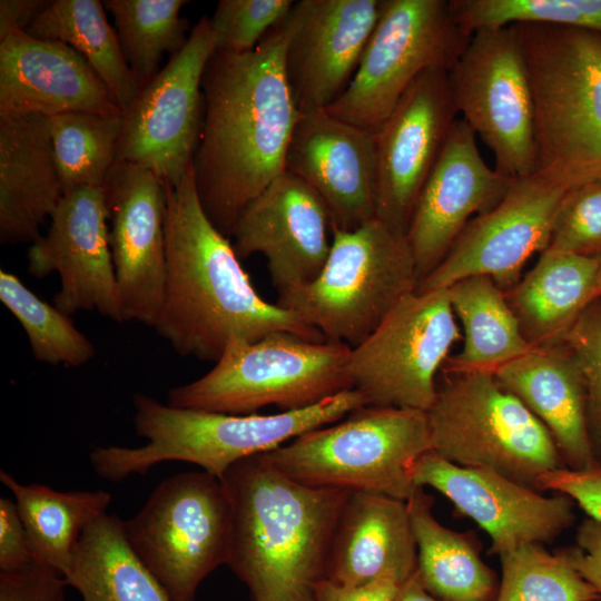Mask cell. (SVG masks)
Instances as JSON below:
<instances>
[{"label":"cell","instance_id":"obj_1","mask_svg":"<svg viewBox=\"0 0 601 601\" xmlns=\"http://www.w3.org/2000/svg\"><path fill=\"white\" fill-rule=\"evenodd\" d=\"M287 38L286 17L252 51H215L203 76L193 171L204 211L228 238L248 205L286 171L300 115L285 73Z\"/></svg>","mask_w":601,"mask_h":601},{"label":"cell","instance_id":"obj_2","mask_svg":"<svg viewBox=\"0 0 601 601\" xmlns=\"http://www.w3.org/2000/svg\"><path fill=\"white\" fill-rule=\"evenodd\" d=\"M166 189V279L154 325L183 357L216 363L233 339L254 342L288 331L326 341L297 314L266 302L242 267L229 238L204 211L193 167Z\"/></svg>","mask_w":601,"mask_h":601},{"label":"cell","instance_id":"obj_3","mask_svg":"<svg viewBox=\"0 0 601 601\" xmlns=\"http://www.w3.org/2000/svg\"><path fill=\"white\" fill-rule=\"evenodd\" d=\"M231 500L226 565L253 601H315L349 491L300 484L262 454L224 474Z\"/></svg>","mask_w":601,"mask_h":601},{"label":"cell","instance_id":"obj_4","mask_svg":"<svg viewBox=\"0 0 601 601\" xmlns=\"http://www.w3.org/2000/svg\"><path fill=\"white\" fill-rule=\"evenodd\" d=\"M365 405L362 394L352 388L302 410L237 415L173 407L136 393L134 424L146 444L96 446L89 457L95 473L110 482L146 474L168 461L195 464L221 480L236 462L270 452Z\"/></svg>","mask_w":601,"mask_h":601},{"label":"cell","instance_id":"obj_5","mask_svg":"<svg viewBox=\"0 0 601 601\" xmlns=\"http://www.w3.org/2000/svg\"><path fill=\"white\" fill-rule=\"evenodd\" d=\"M535 110V175L571 186L601 179V33L512 24Z\"/></svg>","mask_w":601,"mask_h":601},{"label":"cell","instance_id":"obj_6","mask_svg":"<svg viewBox=\"0 0 601 601\" xmlns=\"http://www.w3.org/2000/svg\"><path fill=\"white\" fill-rule=\"evenodd\" d=\"M428 451L427 412L365 405L262 456L307 486L407 501L418 489L413 466Z\"/></svg>","mask_w":601,"mask_h":601},{"label":"cell","instance_id":"obj_7","mask_svg":"<svg viewBox=\"0 0 601 601\" xmlns=\"http://www.w3.org/2000/svg\"><path fill=\"white\" fill-rule=\"evenodd\" d=\"M351 351L339 342H316L288 331L254 342L233 339L209 372L170 388L167 404L237 415L268 405L282 412L306 408L353 388Z\"/></svg>","mask_w":601,"mask_h":601},{"label":"cell","instance_id":"obj_8","mask_svg":"<svg viewBox=\"0 0 601 601\" xmlns=\"http://www.w3.org/2000/svg\"><path fill=\"white\" fill-rule=\"evenodd\" d=\"M417 285L405 234L375 218L353 230L332 229L331 250L319 275L278 296L276 304L297 314L327 341L353 348Z\"/></svg>","mask_w":601,"mask_h":601},{"label":"cell","instance_id":"obj_9","mask_svg":"<svg viewBox=\"0 0 601 601\" xmlns=\"http://www.w3.org/2000/svg\"><path fill=\"white\" fill-rule=\"evenodd\" d=\"M454 375L427 411L432 451L536 491L542 475L564 467L549 431L494 373Z\"/></svg>","mask_w":601,"mask_h":601},{"label":"cell","instance_id":"obj_10","mask_svg":"<svg viewBox=\"0 0 601 601\" xmlns=\"http://www.w3.org/2000/svg\"><path fill=\"white\" fill-rule=\"evenodd\" d=\"M231 500L225 483L191 471L162 480L140 511L124 521L134 552L171 601H195L204 579L226 564Z\"/></svg>","mask_w":601,"mask_h":601},{"label":"cell","instance_id":"obj_11","mask_svg":"<svg viewBox=\"0 0 601 601\" xmlns=\"http://www.w3.org/2000/svg\"><path fill=\"white\" fill-rule=\"evenodd\" d=\"M471 35L447 0H383L380 19L344 95L326 111L375 134L424 71H447Z\"/></svg>","mask_w":601,"mask_h":601},{"label":"cell","instance_id":"obj_12","mask_svg":"<svg viewBox=\"0 0 601 601\" xmlns=\"http://www.w3.org/2000/svg\"><path fill=\"white\" fill-rule=\"evenodd\" d=\"M447 288L405 295L359 345L347 374L366 405L427 412L436 374L460 339Z\"/></svg>","mask_w":601,"mask_h":601},{"label":"cell","instance_id":"obj_13","mask_svg":"<svg viewBox=\"0 0 601 601\" xmlns=\"http://www.w3.org/2000/svg\"><path fill=\"white\" fill-rule=\"evenodd\" d=\"M459 112L511 180L536 173L535 110L525 59L512 26L484 28L449 71Z\"/></svg>","mask_w":601,"mask_h":601},{"label":"cell","instance_id":"obj_14","mask_svg":"<svg viewBox=\"0 0 601 601\" xmlns=\"http://www.w3.org/2000/svg\"><path fill=\"white\" fill-rule=\"evenodd\" d=\"M215 51L209 19L203 17L122 112L116 162L145 167L169 185L187 175L203 128V76Z\"/></svg>","mask_w":601,"mask_h":601},{"label":"cell","instance_id":"obj_15","mask_svg":"<svg viewBox=\"0 0 601 601\" xmlns=\"http://www.w3.org/2000/svg\"><path fill=\"white\" fill-rule=\"evenodd\" d=\"M565 189L536 175L513 180L496 206L471 219L416 292L447 288L475 275L490 276L503 290L512 288L528 259L548 248Z\"/></svg>","mask_w":601,"mask_h":601},{"label":"cell","instance_id":"obj_16","mask_svg":"<svg viewBox=\"0 0 601 601\" xmlns=\"http://www.w3.org/2000/svg\"><path fill=\"white\" fill-rule=\"evenodd\" d=\"M45 236L28 250V273L37 278L57 273L60 289L53 304L67 315L96 312L126 322L109 245L102 187L63 193Z\"/></svg>","mask_w":601,"mask_h":601},{"label":"cell","instance_id":"obj_17","mask_svg":"<svg viewBox=\"0 0 601 601\" xmlns=\"http://www.w3.org/2000/svg\"><path fill=\"white\" fill-rule=\"evenodd\" d=\"M449 71L432 68L404 92L375 135L377 218L406 234L420 191L455 122Z\"/></svg>","mask_w":601,"mask_h":601},{"label":"cell","instance_id":"obj_18","mask_svg":"<svg viewBox=\"0 0 601 601\" xmlns=\"http://www.w3.org/2000/svg\"><path fill=\"white\" fill-rule=\"evenodd\" d=\"M413 479L418 487L443 494L456 512L482 528L491 539V554L553 542L575 521V503L562 493L545 496L495 472L453 464L434 451L415 462Z\"/></svg>","mask_w":601,"mask_h":601},{"label":"cell","instance_id":"obj_19","mask_svg":"<svg viewBox=\"0 0 601 601\" xmlns=\"http://www.w3.org/2000/svg\"><path fill=\"white\" fill-rule=\"evenodd\" d=\"M383 0H300L287 16L286 79L299 114L327 110L347 90Z\"/></svg>","mask_w":601,"mask_h":601},{"label":"cell","instance_id":"obj_20","mask_svg":"<svg viewBox=\"0 0 601 601\" xmlns=\"http://www.w3.org/2000/svg\"><path fill=\"white\" fill-rule=\"evenodd\" d=\"M102 188L126 321L154 328L166 279L165 185L145 167L116 162Z\"/></svg>","mask_w":601,"mask_h":601},{"label":"cell","instance_id":"obj_21","mask_svg":"<svg viewBox=\"0 0 601 601\" xmlns=\"http://www.w3.org/2000/svg\"><path fill=\"white\" fill-rule=\"evenodd\" d=\"M230 237L239 258L262 254L278 296L311 284L332 245V220L321 198L289 171L243 211Z\"/></svg>","mask_w":601,"mask_h":601},{"label":"cell","instance_id":"obj_22","mask_svg":"<svg viewBox=\"0 0 601 601\" xmlns=\"http://www.w3.org/2000/svg\"><path fill=\"white\" fill-rule=\"evenodd\" d=\"M512 181L486 165L476 135L457 118L420 191L405 234L418 283L441 263L471 219L501 201Z\"/></svg>","mask_w":601,"mask_h":601},{"label":"cell","instance_id":"obj_23","mask_svg":"<svg viewBox=\"0 0 601 601\" xmlns=\"http://www.w3.org/2000/svg\"><path fill=\"white\" fill-rule=\"evenodd\" d=\"M285 167L321 198L332 229L353 230L377 218L373 132L326 110L302 114L292 134Z\"/></svg>","mask_w":601,"mask_h":601},{"label":"cell","instance_id":"obj_24","mask_svg":"<svg viewBox=\"0 0 601 601\" xmlns=\"http://www.w3.org/2000/svg\"><path fill=\"white\" fill-rule=\"evenodd\" d=\"M76 111L122 115L101 78L68 45L23 30L0 38V116Z\"/></svg>","mask_w":601,"mask_h":601},{"label":"cell","instance_id":"obj_25","mask_svg":"<svg viewBox=\"0 0 601 601\" xmlns=\"http://www.w3.org/2000/svg\"><path fill=\"white\" fill-rule=\"evenodd\" d=\"M417 569V546L406 501L351 492L338 516L325 579L345 587L383 577L405 582Z\"/></svg>","mask_w":601,"mask_h":601},{"label":"cell","instance_id":"obj_26","mask_svg":"<svg viewBox=\"0 0 601 601\" xmlns=\"http://www.w3.org/2000/svg\"><path fill=\"white\" fill-rule=\"evenodd\" d=\"M494 375L545 426L564 467L580 471L598 465L589 436L583 380L563 342L533 346Z\"/></svg>","mask_w":601,"mask_h":601},{"label":"cell","instance_id":"obj_27","mask_svg":"<svg viewBox=\"0 0 601 601\" xmlns=\"http://www.w3.org/2000/svg\"><path fill=\"white\" fill-rule=\"evenodd\" d=\"M49 117L0 116V242L35 243L62 188Z\"/></svg>","mask_w":601,"mask_h":601},{"label":"cell","instance_id":"obj_28","mask_svg":"<svg viewBox=\"0 0 601 601\" xmlns=\"http://www.w3.org/2000/svg\"><path fill=\"white\" fill-rule=\"evenodd\" d=\"M598 256L545 249L534 267L505 292L522 331L532 346L555 345L599 298Z\"/></svg>","mask_w":601,"mask_h":601},{"label":"cell","instance_id":"obj_29","mask_svg":"<svg viewBox=\"0 0 601 601\" xmlns=\"http://www.w3.org/2000/svg\"><path fill=\"white\" fill-rule=\"evenodd\" d=\"M417 546V575L441 601H495L500 580L483 561L472 532H457L434 516L433 497L418 487L406 501Z\"/></svg>","mask_w":601,"mask_h":601},{"label":"cell","instance_id":"obj_30","mask_svg":"<svg viewBox=\"0 0 601 601\" xmlns=\"http://www.w3.org/2000/svg\"><path fill=\"white\" fill-rule=\"evenodd\" d=\"M63 579L82 601H171L128 543L124 521L107 512L83 530Z\"/></svg>","mask_w":601,"mask_h":601},{"label":"cell","instance_id":"obj_31","mask_svg":"<svg viewBox=\"0 0 601 601\" xmlns=\"http://www.w3.org/2000/svg\"><path fill=\"white\" fill-rule=\"evenodd\" d=\"M24 525L32 562L65 577L89 523L107 512L111 494L96 491H57L42 484H21L0 471Z\"/></svg>","mask_w":601,"mask_h":601},{"label":"cell","instance_id":"obj_32","mask_svg":"<svg viewBox=\"0 0 601 601\" xmlns=\"http://www.w3.org/2000/svg\"><path fill=\"white\" fill-rule=\"evenodd\" d=\"M447 293L463 328V346L445 362L447 372L494 373L533 347L523 336L505 292L490 276L462 278Z\"/></svg>","mask_w":601,"mask_h":601},{"label":"cell","instance_id":"obj_33","mask_svg":"<svg viewBox=\"0 0 601 601\" xmlns=\"http://www.w3.org/2000/svg\"><path fill=\"white\" fill-rule=\"evenodd\" d=\"M98 0H55L26 32L60 41L81 55L105 82L124 112L140 87L122 53L117 33Z\"/></svg>","mask_w":601,"mask_h":601},{"label":"cell","instance_id":"obj_34","mask_svg":"<svg viewBox=\"0 0 601 601\" xmlns=\"http://www.w3.org/2000/svg\"><path fill=\"white\" fill-rule=\"evenodd\" d=\"M125 59L139 87L160 70L165 53L170 57L186 43L188 21L179 17L185 0H107Z\"/></svg>","mask_w":601,"mask_h":601},{"label":"cell","instance_id":"obj_35","mask_svg":"<svg viewBox=\"0 0 601 601\" xmlns=\"http://www.w3.org/2000/svg\"><path fill=\"white\" fill-rule=\"evenodd\" d=\"M48 121L62 193L104 187L116 164L122 115L76 111Z\"/></svg>","mask_w":601,"mask_h":601},{"label":"cell","instance_id":"obj_36","mask_svg":"<svg viewBox=\"0 0 601 601\" xmlns=\"http://www.w3.org/2000/svg\"><path fill=\"white\" fill-rule=\"evenodd\" d=\"M0 300L21 324L37 361L77 367L95 357V345L69 315L38 297L14 274L3 269L0 270Z\"/></svg>","mask_w":601,"mask_h":601},{"label":"cell","instance_id":"obj_37","mask_svg":"<svg viewBox=\"0 0 601 601\" xmlns=\"http://www.w3.org/2000/svg\"><path fill=\"white\" fill-rule=\"evenodd\" d=\"M501 579L495 601H592L598 592L560 552L525 543L499 555Z\"/></svg>","mask_w":601,"mask_h":601},{"label":"cell","instance_id":"obj_38","mask_svg":"<svg viewBox=\"0 0 601 601\" xmlns=\"http://www.w3.org/2000/svg\"><path fill=\"white\" fill-rule=\"evenodd\" d=\"M454 17L472 36L479 29L540 23L601 33V0H453Z\"/></svg>","mask_w":601,"mask_h":601},{"label":"cell","instance_id":"obj_39","mask_svg":"<svg viewBox=\"0 0 601 601\" xmlns=\"http://www.w3.org/2000/svg\"><path fill=\"white\" fill-rule=\"evenodd\" d=\"M546 249L583 256L601 254V179L566 187Z\"/></svg>","mask_w":601,"mask_h":601},{"label":"cell","instance_id":"obj_40","mask_svg":"<svg viewBox=\"0 0 601 601\" xmlns=\"http://www.w3.org/2000/svg\"><path fill=\"white\" fill-rule=\"evenodd\" d=\"M294 3L292 0L218 1L209 19L216 51H252L272 29L285 20Z\"/></svg>","mask_w":601,"mask_h":601},{"label":"cell","instance_id":"obj_41","mask_svg":"<svg viewBox=\"0 0 601 601\" xmlns=\"http://www.w3.org/2000/svg\"><path fill=\"white\" fill-rule=\"evenodd\" d=\"M563 343L583 380L589 436L595 461L601 466V298L585 309Z\"/></svg>","mask_w":601,"mask_h":601},{"label":"cell","instance_id":"obj_42","mask_svg":"<svg viewBox=\"0 0 601 601\" xmlns=\"http://www.w3.org/2000/svg\"><path fill=\"white\" fill-rule=\"evenodd\" d=\"M66 587L61 574L35 562L0 572V601H66Z\"/></svg>","mask_w":601,"mask_h":601},{"label":"cell","instance_id":"obj_43","mask_svg":"<svg viewBox=\"0 0 601 601\" xmlns=\"http://www.w3.org/2000/svg\"><path fill=\"white\" fill-rule=\"evenodd\" d=\"M539 491H553L571 497L585 513L601 522V466L587 470L561 467L542 475Z\"/></svg>","mask_w":601,"mask_h":601},{"label":"cell","instance_id":"obj_44","mask_svg":"<svg viewBox=\"0 0 601 601\" xmlns=\"http://www.w3.org/2000/svg\"><path fill=\"white\" fill-rule=\"evenodd\" d=\"M601 598V522L587 516L577 528L574 544L559 550Z\"/></svg>","mask_w":601,"mask_h":601},{"label":"cell","instance_id":"obj_45","mask_svg":"<svg viewBox=\"0 0 601 601\" xmlns=\"http://www.w3.org/2000/svg\"><path fill=\"white\" fill-rule=\"evenodd\" d=\"M32 562L28 536L14 500L0 499V572Z\"/></svg>","mask_w":601,"mask_h":601},{"label":"cell","instance_id":"obj_46","mask_svg":"<svg viewBox=\"0 0 601 601\" xmlns=\"http://www.w3.org/2000/svg\"><path fill=\"white\" fill-rule=\"evenodd\" d=\"M404 582L394 577H383L366 584L345 587L326 579L315 591V601H393Z\"/></svg>","mask_w":601,"mask_h":601},{"label":"cell","instance_id":"obj_47","mask_svg":"<svg viewBox=\"0 0 601 601\" xmlns=\"http://www.w3.org/2000/svg\"><path fill=\"white\" fill-rule=\"evenodd\" d=\"M48 3L43 0H1L0 38L12 30L27 31Z\"/></svg>","mask_w":601,"mask_h":601},{"label":"cell","instance_id":"obj_48","mask_svg":"<svg viewBox=\"0 0 601 601\" xmlns=\"http://www.w3.org/2000/svg\"><path fill=\"white\" fill-rule=\"evenodd\" d=\"M393 601H441L432 595L422 584L417 572L408 578L400 588Z\"/></svg>","mask_w":601,"mask_h":601},{"label":"cell","instance_id":"obj_49","mask_svg":"<svg viewBox=\"0 0 601 601\" xmlns=\"http://www.w3.org/2000/svg\"><path fill=\"white\" fill-rule=\"evenodd\" d=\"M598 259H599L598 294H599V298H601V254L598 255Z\"/></svg>","mask_w":601,"mask_h":601},{"label":"cell","instance_id":"obj_50","mask_svg":"<svg viewBox=\"0 0 601 601\" xmlns=\"http://www.w3.org/2000/svg\"><path fill=\"white\" fill-rule=\"evenodd\" d=\"M592 601H601V598H599V599H595V600H592Z\"/></svg>","mask_w":601,"mask_h":601}]
</instances>
